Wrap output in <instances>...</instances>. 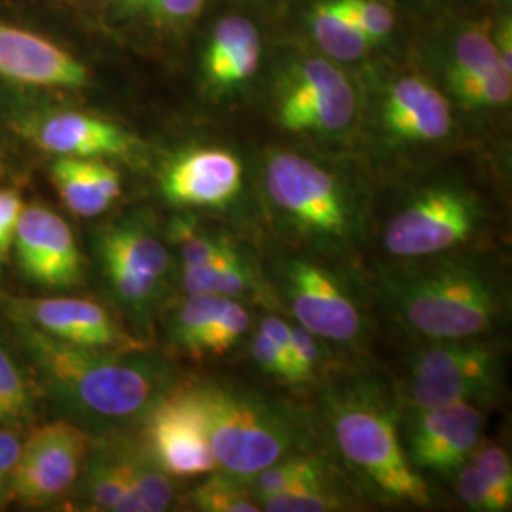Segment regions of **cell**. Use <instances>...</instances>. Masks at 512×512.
<instances>
[{
  "instance_id": "1",
  "label": "cell",
  "mask_w": 512,
  "mask_h": 512,
  "mask_svg": "<svg viewBox=\"0 0 512 512\" xmlns=\"http://www.w3.org/2000/svg\"><path fill=\"white\" fill-rule=\"evenodd\" d=\"M368 289L374 308L412 342L497 338L511 315L505 266L478 247L385 260Z\"/></svg>"
},
{
  "instance_id": "2",
  "label": "cell",
  "mask_w": 512,
  "mask_h": 512,
  "mask_svg": "<svg viewBox=\"0 0 512 512\" xmlns=\"http://www.w3.org/2000/svg\"><path fill=\"white\" fill-rule=\"evenodd\" d=\"M14 330L63 418L99 437L141 423L177 384L175 366L148 346L84 348L23 323H14Z\"/></svg>"
},
{
  "instance_id": "3",
  "label": "cell",
  "mask_w": 512,
  "mask_h": 512,
  "mask_svg": "<svg viewBox=\"0 0 512 512\" xmlns=\"http://www.w3.org/2000/svg\"><path fill=\"white\" fill-rule=\"evenodd\" d=\"M317 385L321 427L355 488L378 503L431 507L429 484L404 454L395 387L361 368L327 372Z\"/></svg>"
},
{
  "instance_id": "4",
  "label": "cell",
  "mask_w": 512,
  "mask_h": 512,
  "mask_svg": "<svg viewBox=\"0 0 512 512\" xmlns=\"http://www.w3.org/2000/svg\"><path fill=\"white\" fill-rule=\"evenodd\" d=\"M262 211L294 251L351 264L374 236V207L349 173L296 150H272L258 173Z\"/></svg>"
},
{
  "instance_id": "5",
  "label": "cell",
  "mask_w": 512,
  "mask_h": 512,
  "mask_svg": "<svg viewBox=\"0 0 512 512\" xmlns=\"http://www.w3.org/2000/svg\"><path fill=\"white\" fill-rule=\"evenodd\" d=\"M202 414L217 469L247 482L275 461L313 448V431L293 406L230 380L184 384Z\"/></svg>"
},
{
  "instance_id": "6",
  "label": "cell",
  "mask_w": 512,
  "mask_h": 512,
  "mask_svg": "<svg viewBox=\"0 0 512 512\" xmlns=\"http://www.w3.org/2000/svg\"><path fill=\"white\" fill-rule=\"evenodd\" d=\"M260 272L275 304L302 329L336 348H365L374 330L370 289L351 264L285 251L260 262Z\"/></svg>"
},
{
  "instance_id": "7",
  "label": "cell",
  "mask_w": 512,
  "mask_h": 512,
  "mask_svg": "<svg viewBox=\"0 0 512 512\" xmlns=\"http://www.w3.org/2000/svg\"><path fill=\"white\" fill-rule=\"evenodd\" d=\"M492 222L494 213L480 192L444 179L397 198L382 217H374V234L385 260H416L473 249Z\"/></svg>"
},
{
  "instance_id": "8",
  "label": "cell",
  "mask_w": 512,
  "mask_h": 512,
  "mask_svg": "<svg viewBox=\"0 0 512 512\" xmlns=\"http://www.w3.org/2000/svg\"><path fill=\"white\" fill-rule=\"evenodd\" d=\"M93 253L110 300L137 332H148L175 277V256L147 211H133L95 230Z\"/></svg>"
},
{
  "instance_id": "9",
  "label": "cell",
  "mask_w": 512,
  "mask_h": 512,
  "mask_svg": "<svg viewBox=\"0 0 512 512\" xmlns=\"http://www.w3.org/2000/svg\"><path fill=\"white\" fill-rule=\"evenodd\" d=\"M507 384L505 348L499 338L414 342L395 385L401 406L469 403L490 408Z\"/></svg>"
},
{
  "instance_id": "10",
  "label": "cell",
  "mask_w": 512,
  "mask_h": 512,
  "mask_svg": "<svg viewBox=\"0 0 512 512\" xmlns=\"http://www.w3.org/2000/svg\"><path fill=\"white\" fill-rule=\"evenodd\" d=\"M359 93L325 57H302L277 74L270 95L275 124L294 135L338 139L359 118Z\"/></svg>"
},
{
  "instance_id": "11",
  "label": "cell",
  "mask_w": 512,
  "mask_h": 512,
  "mask_svg": "<svg viewBox=\"0 0 512 512\" xmlns=\"http://www.w3.org/2000/svg\"><path fill=\"white\" fill-rule=\"evenodd\" d=\"M486 410L476 404L401 406L399 435L406 459L418 473L452 478L482 440Z\"/></svg>"
},
{
  "instance_id": "12",
  "label": "cell",
  "mask_w": 512,
  "mask_h": 512,
  "mask_svg": "<svg viewBox=\"0 0 512 512\" xmlns=\"http://www.w3.org/2000/svg\"><path fill=\"white\" fill-rule=\"evenodd\" d=\"M92 435L61 418L42 425L23 442L12 480V499L25 505H50L78 482Z\"/></svg>"
},
{
  "instance_id": "13",
  "label": "cell",
  "mask_w": 512,
  "mask_h": 512,
  "mask_svg": "<svg viewBox=\"0 0 512 512\" xmlns=\"http://www.w3.org/2000/svg\"><path fill=\"white\" fill-rule=\"evenodd\" d=\"M372 128L378 141L391 148L442 145L454 131L452 103L420 76H401L378 95Z\"/></svg>"
},
{
  "instance_id": "14",
  "label": "cell",
  "mask_w": 512,
  "mask_h": 512,
  "mask_svg": "<svg viewBox=\"0 0 512 512\" xmlns=\"http://www.w3.org/2000/svg\"><path fill=\"white\" fill-rule=\"evenodd\" d=\"M143 427V446L160 469L173 478H196L217 471L202 414L184 384H175L150 408Z\"/></svg>"
},
{
  "instance_id": "15",
  "label": "cell",
  "mask_w": 512,
  "mask_h": 512,
  "mask_svg": "<svg viewBox=\"0 0 512 512\" xmlns=\"http://www.w3.org/2000/svg\"><path fill=\"white\" fill-rule=\"evenodd\" d=\"M243 188V164L226 148L184 150L171 158L160 173V192L165 202L183 211H232L243 196Z\"/></svg>"
},
{
  "instance_id": "16",
  "label": "cell",
  "mask_w": 512,
  "mask_h": 512,
  "mask_svg": "<svg viewBox=\"0 0 512 512\" xmlns=\"http://www.w3.org/2000/svg\"><path fill=\"white\" fill-rule=\"evenodd\" d=\"M8 313L12 323L29 325L74 346L97 349L145 346L143 338L124 329L105 306L88 298H12L8 302Z\"/></svg>"
},
{
  "instance_id": "17",
  "label": "cell",
  "mask_w": 512,
  "mask_h": 512,
  "mask_svg": "<svg viewBox=\"0 0 512 512\" xmlns=\"http://www.w3.org/2000/svg\"><path fill=\"white\" fill-rule=\"evenodd\" d=\"M12 245L21 272L33 283L71 289L84 277V256L73 228L50 207L23 205Z\"/></svg>"
},
{
  "instance_id": "18",
  "label": "cell",
  "mask_w": 512,
  "mask_h": 512,
  "mask_svg": "<svg viewBox=\"0 0 512 512\" xmlns=\"http://www.w3.org/2000/svg\"><path fill=\"white\" fill-rule=\"evenodd\" d=\"M444 78L463 109L488 112L511 105L512 73L503 67L494 37L482 27H471L456 38Z\"/></svg>"
},
{
  "instance_id": "19",
  "label": "cell",
  "mask_w": 512,
  "mask_h": 512,
  "mask_svg": "<svg viewBox=\"0 0 512 512\" xmlns=\"http://www.w3.org/2000/svg\"><path fill=\"white\" fill-rule=\"evenodd\" d=\"M38 148L71 158H128L137 150L135 137L114 122L78 110L42 114L23 126Z\"/></svg>"
},
{
  "instance_id": "20",
  "label": "cell",
  "mask_w": 512,
  "mask_h": 512,
  "mask_svg": "<svg viewBox=\"0 0 512 512\" xmlns=\"http://www.w3.org/2000/svg\"><path fill=\"white\" fill-rule=\"evenodd\" d=\"M0 76L27 86L84 88L88 69L46 38L0 23Z\"/></svg>"
},
{
  "instance_id": "21",
  "label": "cell",
  "mask_w": 512,
  "mask_h": 512,
  "mask_svg": "<svg viewBox=\"0 0 512 512\" xmlns=\"http://www.w3.org/2000/svg\"><path fill=\"white\" fill-rule=\"evenodd\" d=\"M262 42L255 25L241 16L220 19L203 54V76L217 95L236 92L260 67Z\"/></svg>"
},
{
  "instance_id": "22",
  "label": "cell",
  "mask_w": 512,
  "mask_h": 512,
  "mask_svg": "<svg viewBox=\"0 0 512 512\" xmlns=\"http://www.w3.org/2000/svg\"><path fill=\"white\" fill-rule=\"evenodd\" d=\"M52 183L65 207L80 219L107 213L122 196V177L99 158L59 156L52 165Z\"/></svg>"
},
{
  "instance_id": "23",
  "label": "cell",
  "mask_w": 512,
  "mask_h": 512,
  "mask_svg": "<svg viewBox=\"0 0 512 512\" xmlns=\"http://www.w3.org/2000/svg\"><path fill=\"white\" fill-rule=\"evenodd\" d=\"M80 478L82 495L92 511L147 512L129 484L114 435L92 440Z\"/></svg>"
},
{
  "instance_id": "24",
  "label": "cell",
  "mask_w": 512,
  "mask_h": 512,
  "mask_svg": "<svg viewBox=\"0 0 512 512\" xmlns=\"http://www.w3.org/2000/svg\"><path fill=\"white\" fill-rule=\"evenodd\" d=\"M177 277L184 294H215L238 300L258 298L270 304L260 264H256L245 247L203 266L181 268Z\"/></svg>"
},
{
  "instance_id": "25",
  "label": "cell",
  "mask_w": 512,
  "mask_h": 512,
  "mask_svg": "<svg viewBox=\"0 0 512 512\" xmlns=\"http://www.w3.org/2000/svg\"><path fill=\"white\" fill-rule=\"evenodd\" d=\"M336 463L330 461L321 450L306 448L279 459L247 480V486L255 499L266 495L285 494L304 486L323 484L342 478Z\"/></svg>"
},
{
  "instance_id": "26",
  "label": "cell",
  "mask_w": 512,
  "mask_h": 512,
  "mask_svg": "<svg viewBox=\"0 0 512 512\" xmlns=\"http://www.w3.org/2000/svg\"><path fill=\"white\" fill-rule=\"evenodd\" d=\"M310 27L323 54L334 61H359L374 46L340 0L315 2L310 10Z\"/></svg>"
},
{
  "instance_id": "27",
  "label": "cell",
  "mask_w": 512,
  "mask_h": 512,
  "mask_svg": "<svg viewBox=\"0 0 512 512\" xmlns=\"http://www.w3.org/2000/svg\"><path fill=\"white\" fill-rule=\"evenodd\" d=\"M164 234L171 251H175L173 256L179 270L209 264L211 260L243 247L232 232L205 226L192 213L169 220Z\"/></svg>"
},
{
  "instance_id": "28",
  "label": "cell",
  "mask_w": 512,
  "mask_h": 512,
  "mask_svg": "<svg viewBox=\"0 0 512 512\" xmlns=\"http://www.w3.org/2000/svg\"><path fill=\"white\" fill-rule=\"evenodd\" d=\"M133 492L141 499L147 512L169 511L175 503V482L158 463L148 456L143 444L124 437H114Z\"/></svg>"
},
{
  "instance_id": "29",
  "label": "cell",
  "mask_w": 512,
  "mask_h": 512,
  "mask_svg": "<svg viewBox=\"0 0 512 512\" xmlns=\"http://www.w3.org/2000/svg\"><path fill=\"white\" fill-rule=\"evenodd\" d=\"M230 300L215 294H184L167 321L169 342L184 355L198 357L203 334L219 319Z\"/></svg>"
},
{
  "instance_id": "30",
  "label": "cell",
  "mask_w": 512,
  "mask_h": 512,
  "mask_svg": "<svg viewBox=\"0 0 512 512\" xmlns=\"http://www.w3.org/2000/svg\"><path fill=\"white\" fill-rule=\"evenodd\" d=\"M355 484L342 476L323 484L304 486L285 494L266 495L256 499L260 511L266 512H332L351 511L357 505Z\"/></svg>"
},
{
  "instance_id": "31",
  "label": "cell",
  "mask_w": 512,
  "mask_h": 512,
  "mask_svg": "<svg viewBox=\"0 0 512 512\" xmlns=\"http://www.w3.org/2000/svg\"><path fill=\"white\" fill-rule=\"evenodd\" d=\"M190 503L203 512H260L247 482L213 471L190 494Z\"/></svg>"
},
{
  "instance_id": "32",
  "label": "cell",
  "mask_w": 512,
  "mask_h": 512,
  "mask_svg": "<svg viewBox=\"0 0 512 512\" xmlns=\"http://www.w3.org/2000/svg\"><path fill=\"white\" fill-rule=\"evenodd\" d=\"M35 399L18 361L0 342V427H18L31 420Z\"/></svg>"
},
{
  "instance_id": "33",
  "label": "cell",
  "mask_w": 512,
  "mask_h": 512,
  "mask_svg": "<svg viewBox=\"0 0 512 512\" xmlns=\"http://www.w3.org/2000/svg\"><path fill=\"white\" fill-rule=\"evenodd\" d=\"M253 317L245 300L232 298L219 319L203 334L198 359L202 357H220L243 342L251 330Z\"/></svg>"
},
{
  "instance_id": "34",
  "label": "cell",
  "mask_w": 512,
  "mask_h": 512,
  "mask_svg": "<svg viewBox=\"0 0 512 512\" xmlns=\"http://www.w3.org/2000/svg\"><path fill=\"white\" fill-rule=\"evenodd\" d=\"M205 0H116L122 16L141 19L156 27H183L196 18Z\"/></svg>"
},
{
  "instance_id": "35",
  "label": "cell",
  "mask_w": 512,
  "mask_h": 512,
  "mask_svg": "<svg viewBox=\"0 0 512 512\" xmlns=\"http://www.w3.org/2000/svg\"><path fill=\"white\" fill-rule=\"evenodd\" d=\"M471 463L484 476L488 486L492 488L503 512L511 511L512 507V465L505 448L494 442H482L469 456Z\"/></svg>"
},
{
  "instance_id": "36",
  "label": "cell",
  "mask_w": 512,
  "mask_h": 512,
  "mask_svg": "<svg viewBox=\"0 0 512 512\" xmlns=\"http://www.w3.org/2000/svg\"><path fill=\"white\" fill-rule=\"evenodd\" d=\"M452 478L456 484V494L467 509L476 512H503L492 488L488 486L484 476L478 473L471 459H467Z\"/></svg>"
},
{
  "instance_id": "37",
  "label": "cell",
  "mask_w": 512,
  "mask_h": 512,
  "mask_svg": "<svg viewBox=\"0 0 512 512\" xmlns=\"http://www.w3.org/2000/svg\"><path fill=\"white\" fill-rule=\"evenodd\" d=\"M348 8L351 18L376 44L389 37L395 29L393 10L380 0H340Z\"/></svg>"
},
{
  "instance_id": "38",
  "label": "cell",
  "mask_w": 512,
  "mask_h": 512,
  "mask_svg": "<svg viewBox=\"0 0 512 512\" xmlns=\"http://www.w3.org/2000/svg\"><path fill=\"white\" fill-rule=\"evenodd\" d=\"M251 357L262 374H266L275 382L296 387L293 372L287 365L281 349L277 348L274 340L260 327H256L255 332L251 334Z\"/></svg>"
},
{
  "instance_id": "39",
  "label": "cell",
  "mask_w": 512,
  "mask_h": 512,
  "mask_svg": "<svg viewBox=\"0 0 512 512\" xmlns=\"http://www.w3.org/2000/svg\"><path fill=\"white\" fill-rule=\"evenodd\" d=\"M256 327L264 330L275 344L277 348L281 349L287 365L293 372L294 382L296 387H306L308 384V378L300 366L298 361V353H296V344H294L293 336V325L287 317H281V315H264L262 319H258Z\"/></svg>"
},
{
  "instance_id": "40",
  "label": "cell",
  "mask_w": 512,
  "mask_h": 512,
  "mask_svg": "<svg viewBox=\"0 0 512 512\" xmlns=\"http://www.w3.org/2000/svg\"><path fill=\"white\" fill-rule=\"evenodd\" d=\"M23 440L14 427H0V509L12 499V480L16 473Z\"/></svg>"
},
{
  "instance_id": "41",
  "label": "cell",
  "mask_w": 512,
  "mask_h": 512,
  "mask_svg": "<svg viewBox=\"0 0 512 512\" xmlns=\"http://www.w3.org/2000/svg\"><path fill=\"white\" fill-rule=\"evenodd\" d=\"M23 202L16 190H0V260L14 243Z\"/></svg>"
},
{
  "instance_id": "42",
  "label": "cell",
  "mask_w": 512,
  "mask_h": 512,
  "mask_svg": "<svg viewBox=\"0 0 512 512\" xmlns=\"http://www.w3.org/2000/svg\"><path fill=\"white\" fill-rule=\"evenodd\" d=\"M494 40L495 46H497V54H499L503 67L512 73V29L509 19H507V23H503V27L499 29V33H497V37Z\"/></svg>"
}]
</instances>
